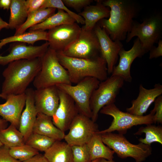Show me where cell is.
I'll return each instance as SVG.
<instances>
[{"instance_id": "39", "label": "cell", "mask_w": 162, "mask_h": 162, "mask_svg": "<svg viewBox=\"0 0 162 162\" xmlns=\"http://www.w3.org/2000/svg\"><path fill=\"white\" fill-rule=\"evenodd\" d=\"M157 46L154 45L149 50V59L157 58L162 56V40H160L157 43Z\"/></svg>"}, {"instance_id": "29", "label": "cell", "mask_w": 162, "mask_h": 162, "mask_svg": "<svg viewBox=\"0 0 162 162\" xmlns=\"http://www.w3.org/2000/svg\"><path fill=\"white\" fill-rule=\"evenodd\" d=\"M0 140L3 145L10 148L25 144L22 134L14 125L0 129Z\"/></svg>"}, {"instance_id": "14", "label": "cell", "mask_w": 162, "mask_h": 162, "mask_svg": "<svg viewBox=\"0 0 162 162\" xmlns=\"http://www.w3.org/2000/svg\"><path fill=\"white\" fill-rule=\"evenodd\" d=\"M58 93L59 103L52 117V120L56 127L65 132L79 112L74 102L69 95L59 89Z\"/></svg>"}, {"instance_id": "19", "label": "cell", "mask_w": 162, "mask_h": 162, "mask_svg": "<svg viewBox=\"0 0 162 162\" xmlns=\"http://www.w3.org/2000/svg\"><path fill=\"white\" fill-rule=\"evenodd\" d=\"M26 98L25 93L8 96L5 103L0 104V116L17 128H19L21 116L25 106Z\"/></svg>"}, {"instance_id": "3", "label": "cell", "mask_w": 162, "mask_h": 162, "mask_svg": "<svg viewBox=\"0 0 162 162\" xmlns=\"http://www.w3.org/2000/svg\"><path fill=\"white\" fill-rule=\"evenodd\" d=\"M56 53L59 63L67 70L72 83L76 84L87 77H94L100 82L108 78L106 63L101 55L84 59L69 57L60 52Z\"/></svg>"}, {"instance_id": "21", "label": "cell", "mask_w": 162, "mask_h": 162, "mask_svg": "<svg viewBox=\"0 0 162 162\" xmlns=\"http://www.w3.org/2000/svg\"><path fill=\"white\" fill-rule=\"evenodd\" d=\"M110 12V8L104 5L102 0H97L96 4L87 6L79 14L84 20V25L82 27L87 30H93L99 21L109 17Z\"/></svg>"}, {"instance_id": "5", "label": "cell", "mask_w": 162, "mask_h": 162, "mask_svg": "<svg viewBox=\"0 0 162 162\" xmlns=\"http://www.w3.org/2000/svg\"><path fill=\"white\" fill-rule=\"evenodd\" d=\"M135 37L140 40L142 48L146 53L161 39L162 14L157 12L145 18L140 23L134 21L130 32L127 34L126 41L129 42Z\"/></svg>"}, {"instance_id": "10", "label": "cell", "mask_w": 162, "mask_h": 162, "mask_svg": "<svg viewBox=\"0 0 162 162\" xmlns=\"http://www.w3.org/2000/svg\"><path fill=\"white\" fill-rule=\"evenodd\" d=\"M58 52L69 57L84 59L92 58L101 55L94 29L87 30L82 27L75 41L63 51Z\"/></svg>"}, {"instance_id": "44", "label": "cell", "mask_w": 162, "mask_h": 162, "mask_svg": "<svg viewBox=\"0 0 162 162\" xmlns=\"http://www.w3.org/2000/svg\"><path fill=\"white\" fill-rule=\"evenodd\" d=\"M100 162H115L113 160H108L104 159H100Z\"/></svg>"}, {"instance_id": "15", "label": "cell", "mask_w": 162, "mask_h": 162, "mask_svg": "<svg viewBox=\"0 0 162 162\" xmlns=\"http://www.w3.org/2000/svg\"><path fill=\"white\" fill-rule=\"evenodd\" d=\"M49 46L47 41L38 46H27L24 43L16 42L10 47L9 54L0 56V65L4 66L15 61L41 58Z\"/></svg>"}, {"instance_id": "23", "label": "cell", "mask_w": 162, "mask_h": 162, "mask_svg": "<svg viewBox=\"0 0 162 162\" xmlns=\"http://www.w3.org/2000/svg\"><path fill=\"white\" fill-rule=\"evenodd\" d=\"M44 155L48 162H73L71 146L61 141L56 140Z\"/></svg>"}, {"instance_id": "33", "label": "cell", "mask_w": 162, "mask_h": 162, "mask_svg": "<svg viewBox=\"0 0 162 162\" xmlns=\"http://www.w3.org/2000/svg\"><path fill=\"white\" fill-rule=\"evenodd\" d=\"M54 8L61 9L67 13L77 23L84 24V19L79 14L71 11L68 9L61 0H45L40 8Z\"/></svg>"}, {"instance_id": "46", "label": "cell", "mask_w": 162, "mask_h": 162, "mask_svg": "<svg viewBox=\"0 0 162 162\" xmlns=\"http://www.w3.org/2000/svg\"><path fill=\"white\" fill-rule=\"evenodd\" d=\"M3 146V144H2V142H1L0 140V148L2 146Z\"/></svg>"}, {"instance_id": "35", "label": "cell", "mask_w": 162, "mask_h": 162, "mask_svg": "<svg viewBox=\"0 0 162 162\" xmlns=\"http://www.w3.org/2000/svg\"><path fill=\"white\" fill-rule=\"evenodd\" d=\"M64 4L68 7L72 8L77 10L90 5L93 2L92 0H62Z\"/></svg>"}, {"instance_id": "18", "label": "cell", "mask_w": 162, "mask_h": 162, "mask_svg": "<svg viewBox=\"0 0 162 162\" xmlns=\"http://www.w3.org/2000/svg\"><path fill=\"white\" fill-rule=\"evenodd\" d=\"M162 94V86L159 83L155 84L154 88L150 89L146 88L140 84L138 95L136 99L132 100V106L126 108L127 112L136 116H144L150 105Z\"/></svg>"}, {"instance_id": "20", "label": "cell", "mask_w": 162, "mask_h": 162, "mask_svg": "<svg viewBox=\"0 0 162 162\" xmlns=\"http://www.w3.org/2000/svg\"><path fill=\"white\" fill-rule=\"evenodd\" d=\"M34 93L32 88L26 89L25 108L22 112L19 122V130L23 136L25 143L33 132L38 114L34 104Z\"/></svg>"}, {"instance_id": "28", "label": "cell", "mask_w": 162, "mask_h": 162, "mask_svg": "<svg viewBox=\"0 0 162 162\" xmlns=\"http://www.w3.org/2000/svg\"><path fill=\"white\" fill-rule=\"evenodd\" d=\"M47 32L37 31L29 32L18 35L7 37L0 40V50L7 44L11 42L26 43L33 46L37 41L40 40L47 41Z\"/></svg>"}, {"instance_id": "22", "label": "cell", "mask_w": 162, "mask_h": 162, "mask_svg": "<svg viewBox=\"0 0 162 162\" xmlns=\"http://www.w3.org/2000/svg\"><path fill=\"white\" fill-rule=\"evenodd\" d=\"M33 132L59 141L64 139L65 135L64 132L54 125L51 117L40 113H38Z\"/></svg>"}, {"instance_id": "17", "label": "cell", "mask_w": 162, "mask_h": 162, "mask_svg": "<svg viewBox=\"0 0 162 162\" xmlns=\"http://www.w3.org/2000/svg\"><path fill=\"white\" fill-rule=\"evenodd\" d=\"M34 104L38 113L52 117L58 106V89L53 86L34 90Z\"/></svg>"}, {"instance_id": "38", "label": "cell", "mask_w": 162, "mask_h": 162, "mask_svg": "<svg viewBox=\"0 0 162 162\" xmlns=\"http://www.w3.org/2000/svg\"><path fill=\"white\" fill-rule=\"evenodd\" d=\"M9 149L4 146L0 148V162H21L10 155Z\"/></svg>"}, {"instance_id": "6", "label": "cell", "mask_w": 162, "mask_h": 162, "mask_svg": "<svg viewBox=\"0 0 162 162\" xmlns=\"http://www.w3.org/2000/svg\"><path fill=\"white\" fill-rule=\"evenodd\" d=\"M100 134L104 143L121 158L131 157L135 162H142L152 154L151 146L140 142L138 144H133L123 134L112 132Z\"/></svg>"}, {"instance_id": "41", "label": "cell", "mask_w": 162, "mask_h": 162, "mask_svg": "<svg viewBox=\"0 0 162 162\" xmlns=\"http://www.w3.org/2000/svg\"><path fill=\"white\" fill-rule=\"evenodd\" d=\"M11 0H0V9L9 10L11 4Z\"/></svg>"}, {"instance_id": "25", "label": "cell", "mask_w": 162, "mask_h": 162, "mask_svg": "<svg viewBox=\"0 0 162 162\" xmlns=\"http://www.w3.org/2000/svg\"><path fill=\"white\" fill-rule=\"evenodd\" d=\"M75 20L64 11L58 9L56 13L50 16L43 22L33 26L29 29V32L49 30L61 25L73 23Z\"/></svg>"}, {"instance_id": "13", "label": "cell", "mask_w": 162, "mask_h": 162, "mask_svg": "<svg viewBox=\"0 0 162 162\" xmlns=\"http://www.w3.org/2000/svg\"><path fill=\"white\" fill-rule=\"evenodd\" d=\"M99 43L101 54L106 63L108 74H112L118 57V53L123 47L121 41H113L105 30L97 23L94 28Z\"/></svg>"}, {"instance_id": "9", "label": "cell", "mask_w": 162, "mask_h": 162, "mask_svg": "<svg viewBox=\"0 0 162 162\" xmlns=\"http://www.w3.org/2000/svg\"><path fill=\"white\" fill-rule=\"evenodd\" d=\"M124 82L121 77L111 75L105 80L100 82L98 88L93 92L90 99L92 114L91 119L93 122H96L98 113L103 107L114 103Z\"/></svg>"}, {"instance_id": "11", "label": "cell", "mask_w": 162, "mask_h": 162, "mask_svg": "<svg viewBox=\"0 0 162 162\" xmlns=\"http://www.w3.org/2000/svg\"><path fill=\"white\" fill-rule=\"evenodd\" d=\"M68 130L69 131L64 139L71 146L87 144L93 135L99 131L95 122L80 113L74 119Z\"/></svg>"}, {"instance_id": "16", "label": "cell", "mask_w": 162, "mask_h": 162, "mask_svg": "<svg viewBox=\"0 0 162 162\" xmlns=\"http://www.w3.org/2000/svg\"><path fill=\"white\" fill-rule=\"evenodd\" d=\"M146 53L142 48L139 39L137 38L134 41L132 47L129 50H125L123 47L120 50L118 53V64L114 67L111 76H118L122 78L124 81L131 82V65L136 58L141 57Z\"/></svg>"}, {"instance_id": "7", "label": "cell", "mask_w": 162, "mask_h": 162, "mask_svg": "<svg viewBox=\"0 0 162 162\" xmlns=\"http://www.w3.org/2000/svg\"><path fill=\"white\" fill-rule=\"evenodd\" d=\"M100 113L111 116L113 118L111 124L105 130L97 132L99 134L117 131L119 134H125L127 130L134 126L154 123V112L152 110L150 113L145 116H137L127 112L120 110L114 103L103 107L100 110Z\"/></svg>"}, {"instance_id": "42", "label": "cell", "mask_w": 162, "mask_h": 162, "mask_svg": "<svg viewBox=\"0 0 162 162\" xmlns=\"http://www.w3.org/2000/svg\"><path fill=\"white\" fill-rule=\"evenodd\" d=\"M4 28H9L8 23L4 21L0 17V31Z\"/></svg>"}, {"instance_id": "32", "label": "cell", "mask_w": 162, "mask_h": 162, "mask_svg": "<svg viewBox=\"0 0 162 162\" xmlns=\"http://www.w3.org/2000/svg\"><path fill=\"white\" fill-rule=\"evenodd\" d=\"M9 153L13 158L21 162L39 153L38 151L26 144L9 148Z\"/></svg>"}, {"instance_id": "27", "label": "cell", "mask_w": 162, "mask_h": 162, "mask_svg": "<svg viewBox=\"0 0 162 162\" xmlns=\"http://www.w3.org/2000/svg\"><path fill=\"white\" fill-rule=\"evenodd\" d=\"M54 8H40L28 15L24 23L16 30L14 35L22 34L30 28L39 24L55 13Z\"/></svg>"}, {"instance_id": "36", "label": "cell", "mask_w": 162, "mask_h": 162, "mask_svg": "<svg viewBox=\"0 0 162 162\" xmlns=\"http://www.w3.org/2000/svg\"><path fill=\"white\" fill-rule=\"evenodd\" d=\"M154 107L152 110L154 112V123H162V96L160 95L155 100Z\"/></svg>"}, {"instance_id": "40", "label": "cell", "mask_w": 162, "mask_h": 162, "mask_svg": "<svg viewBox=\"0 0 162 162\" xmlns=\"http://www.w3.org/2000/svg\"><path fill=\"white\" fill-rule=\"evenodd\" d=\"M22 162H48L44 155L39 154Z\"/></svg>"}, {"instance_id": "45", "label": "cell", "mask_w": 162, "mask_h": 162, "mask_svg": "<svg viewBox=\"0 0 162 162\" xmlns=\"http://www.w3.org/2000/svg\"><path fill=\"white\" fill-rule=\"evenodd\" d=\"M100 159H98L92 161L90 162H100Z\"/></svg>"}, {"instance_id": "24", "label": "cell", "mask_w": 162, "mask_h": 162, "mask_svg": "<svg viewBox=\"0 0 162 162\" xmlns=\"http://www.w3.org/2000/svg\"><path fill=\"white\" fill-rule=\"evenodd\" d=\"M90 156V161L98 159L113 160L114 151L103 142L101 135L97 132L87 144Z\"/></svg>"}, {"instance_id": "1", "label": "cell", "mask_w": 162, "mask_h": 162, "mask_svg": "<svg viewBox=\"0 0 162 162\" xmlns=\"http://www.w3.org/2000/svg\"><path fill=\"white\" fill-rule=\"evenodd\" d=\"M110 9L108 19H103L98 23L104 28L113 41L124 40L130 30L134 19L141 10L139 4L134 0H102Z\"/></svg>"}, {"instance_id": "30", "label": "cell", "mask_w": 162, "mask_h": 162, "mask_svg": "<svg viewBox=\"0 0 162 162\" xmlns=\"http://www.w3.org/2000/svg\"><path fill=\"white\" fill-rule=\"evenodd\" d=\"M145 134V138H140L139 139L140 142L151 146L153 142H158L162 144V127L156 126L152 124L140 128L138 131L134 134L136 135Z\"/></svg>"}, {"instance_id": "43", "label": "cell", "mask_w": 162, "mask_h": 162, "mask_svg": "<svg viewBox=\"0 0 162 162\" xmlns=\"http://www.w3.org/2000/svg\"><path fill=\"white\" fill-rule=\"evenodd\" d=\"M7 122L3 118H0V129L6 128L7 126Z\"/></svg>"}, {"instance_id": "31", "label": "cell", "mask_w": 162, "mask_h": 162, "mask_svg": "<svg viewBox=\"0 0 162 162\" xmlns=\"http://www.w3.org/2000/svg\"><path fill=\"white\" fill-rule=\"evenodd\" d=\"M56 140L45 136L32 132L25 144L38 151L45 152Z\"/></svg>"}, {"instance_id": "47", "label": "cell", "mask_w": 162, "mask_h": 162, "mask_svg": "<svg viewBox=\"0 0 162 162\" xmlns=\"http://www.w3.org/2000/svg\"><path fill=\"white\" fill-rule=\"evenodd\" d=\"M0 98H3V97L1 94H0Z\"/></svg>"}, {"instance_id": "4", "label": "cell", "mask_w": 162, "mask_h": 162, "mask_svg": "<svg viewBox=\"0 0 162 162\" xmlns=\"http://www.w3.org/2000/svg\"><path fill=\"white\" fill-rule=\"evenodd\" d=\"M40 58L41 68L33 81L36 89L59 84H72L68 72L59 63L56 51L49 46Z\"/></svg>"}, {"instance_id": "26", "label": "cell", "mask_w": 162, "mask_h": 162, "mask_svg": "<svg viewBox=\"0 0 162 162\" xmlns=\"http://www.w3.org/2000/svg\"><path fill=\"white\" fill-rule=\"evenodd\" d=\"M9 28L16 30L22 25L28 16L25 0H11Z\"/></svg>"}, {"instance_id": "8", "label": "cell", "mask_w": 162, "mask_h": 162, "mask_svg": "<svg viewBox=\"0 0 162 162\" xmlns=\"http://www.w3.org/2000/svg\"><path fill=\"white\" fill-rule=\"evenodd\" d=\"M100 82L96 78L87 77L75 86L61 84L56 86L59 90L65 92L72 99L79 113L91 118L92 114L90 99L93 92L98 88Z\"/></svg>"}, {"instance_id": "12", "label": "cell", "mask_w": 162, "mask_h": 162, "mask_svg": "<svg viewBox=\"0 0 162 162\" xmlns=\"http://www.w3.org/2000/svg\"><path fill=\"white\" fill-rule=\"evenodd\" d=\"M81 30L75 22L65 24L50 29L47 32L49 47L56 52H62L77 39Z\"/></svg>"}, {"instance_id": "34", "label": "cell", "mask_w": 162, "mask_h": 162, "mask_svg": "<svg viewBox=\"0 0 162 162\" xmlns=\"http://www.w3.org/2000/svg\"><path fill=\"white\" fill-rule=\"evenodd\" d=\"M73 162H90V156L87 144L71 146Z\"/></svg>"}, {"instance_id": "37", "label": "cell", "mask_w": 162, "mask_h": 162, "mask_svg": "<svg viewBox=\"0 0 162 162\" xmlns=\"http://www.w3.org/2000/svg\"><path fill=\"white\" fill-rule=\"evenodd\" d=\"M45 0H27L26 3L28 15L39 9L43 5Z\"/></svg>"}, {"instance_id": "2", "label": "cell", "mask_w": 162, "mask_h": 162, "mask_svg": "<svg viewBox=\"0 0 162 162\" xmlns=\"http://www.w3.org/2000/svg\"><path fill=\"white\" fill-rule=\"evenodd\" d=\"M40 58L14 61L8 64L2 72L4 79L1 94L6 100L10 95L25 93L40 70Z\"/></svg>"}]
</instances>
